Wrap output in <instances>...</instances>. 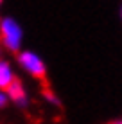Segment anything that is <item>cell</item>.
I'll return each mask as SVG.
<instances>
[{
	"label": "cell",
	"instance_id": "obj_3",
	"mask_svg": "<svg viewBox=\"0 0 122 124\" xmlns=\"http://www.w3.org/2000/svg\"><path fill=\"white\" fill-rule=\"evenodd\" d=\"M7 93H9V101H11V104L14 106V108L27 110L29 106H31V93H29L25 83L20 78L7 88Z\"/></svg>",
	"mask_w": 122,
	"mask_h": 124
},
{
	"label": "cell",
	"instance_id": "obj_1",
	"mask_svg": "<svg viewBox=\"0 0 122 124\" xmlns=\"http://www.w3.org/2000/svg\"><path fill=\"white\" fill-rule=\"evenodd\" d=\"M0 43L9 54H18L23 50V27L13 16L0 18Z\"/></svg>",
	"mask_w": 122,
	"mask_h": 124
},
{
	"label": "cell",
	"instance_id": "obj_10",
	"mask_svg": "<svg viewBox=\"0 0 122 124\" xmlns=\"http://www.w3.org/2000/svg\"><path fill=\"white\" fill-rule=\"evenodd\" d=\"M120 16H122V7H120Z\"/></svg>",
	"mask_w": 122,
	"mask_h": 124
},
{
	"label": "cell",
	"instance_id": "obj_2",
	"mask_svg": "<svg viewBox=\"0 0 122 124\" xmlns=\"http://www.w3.org/2000/svg\"><path fill=\"white\" fill-rule=\"evenodd\" d=\"M14 61H16V65L20 67V70H22L23 74H27L29 78H32L36 81H43L47 78V72H49L47 63H45V59L41 58L36 50H32V49L20 50L14 56Z\"/></svg>",
	"mask_w": 122,
	"mask_h": 124
},
{
	"label": "cell",
	"instance_id": "obj_5",
	"mask_svg": "<svg viewBox=\"0 0 122 124\" xmlns=\"http://www.w3.org/2000/svg\"><path fill=\"white\" fill-rule=\"evenodd\" d=\"M43 101L47 102V104H50L52 108H59V106H61V99L52 90H45L43 92Z\"/></svg>",
	"mask_w": 122,
	"mask_h": 124
},
{
	"label": "cell",
	"instance_id": "obj_9",
	"mask_svg": "<svg viewBox=\"0 0 122 124\" xmlns=\"http://www.w3.org/2000/svg\"><path fill=\"white\" fill-rule=\"evenodd\" d=\"M2 4H4V0H0V7H2Z\"/></svg>",
	"mask_w": 122,
	"mask_h": 124
},
{
	"label": "cell",
	"instance_id": "obj_7",
	"mask_svg": "<svg viewBox=\"0 0 122 124\" xmlns=\"http://www.w3.org/2000/svg\"><path fill=\"white\" fill-rule=\"evenodd\" d=\"M4 58V47H2V43H0V59Z\"/></svg>",
	"mask_w": 122,
	"mask_h": 124
},
{
	"label": "cell",
	"instance_id": "obj_8",
	"mask_svg": "<svg viewBox=\"0 0 122 124\" xmlns=\"http://www.w3.org/2000/svg\"><path fill=\"white\" fill-rule=\"evenodd\" d=\"M111 124H122V119H117V121H113Z\"/></svg>",
	"mask_w": 122,
	"mask_h": 124
},
{
	"label": "cell",
	"instance_id": "obj_4",
	"mask_svg": "<svg viewBox=\"0 0 122 124\" xmlns=\"http://www.w3.org/2000/svg\"><path fill=\"white\" fill-rule=\"evenodd\" d=\"M16 79H18V76H16L14 65L7 58H2L0 59V88L7 90Z\"/></svg>",
	"mask_w": 122,
	"mask_h": 124
},
{
	"label": "cell",
	"instance_id": "obj_6",
	"mask_svg": "<svg viewBox=\"0 0 122 124\" xmlns=\"http://www.w3.org/2000/svg\"><path fill=\"white\" fill-rule=\"evenodd\" d=\"M9 104H11V101H9V93H7V90L0 88V112H2V110H6Z\"/></svg>",
	"mask_w": 122,
	"mask_h": 124
}]
</instances>
